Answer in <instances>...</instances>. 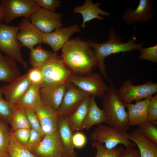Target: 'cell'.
<instances>
[{"instance_id":"6da1fadb","label":"cell","mask_w":157,"mask_h":157,"mask_svg":"<svg viewBox=\"0 0 157 157\" xmlns=\"http://www.w3.org/2000/svg\"><path fill=\"white\" fill-rule=\"evenodd\" d=\"M61 49L60 57L73 74H89L97 66L95 55L87 42L79 38L69 40Z\"/></svg>"},{"instance_id":"7a4b0ae2","label":"cell","mask_w":157,"mask_h":157,"mask_svg":"<svg viewBox=\"0 0 157 157\" xmlns=\"http://www.w3.org/2000/svg\"><path fill=\"white\" fill-rule=\"evenodd\" d=\"M109 40L105 42L98 44L89 40L88 43L93 50L96 58L97 66L100 74L106 78L111 84L112 83L106 74L104 63L105 58L108 56L121 52H129L134 50L139 51L144 44L142 42L137 43L136 38L133 35L129 41L126 43L122 42V38L117 34L114 29L110 28L108 35Z\"/></svg>"},{"instance_id":"3957f363","label":"cell","mask_w":157,"mask_h":157,"mask_svg":"<svg viewBox=\"0 0 157 157\" xmlns=\"http://www.w3.org/2000/svg\"><path fill=\"white\" fill-rule=\"evenodd\" d=\"M103 108L107 114L109 125L128 132L130 126L125 104L113 85L108 87L102 98Z\"/></svg>"},{"instance_id":"277c9868","label":"cell","mask_w":157,"mask_h":157,"mask_svg":"<svg viewBox=\"0 0 157 157\" xmlns=\"http://www.w3.org/2000/svg\"><path fill=\"white\" fill-rule=\"evenodd\" d=\"M19 30L18 26L9 25L0 22V51L26 69L28 65L22 56V44L17 39Z\"/></svg>"},{"instance_id":"5b68a950","label":"cell","mask_w":157,"mask_h":157,"mask_svg":"<svg viewBox=\"0 0 157 157\" xmlns=\"http://www.w3.org/2000/svg\"><path fill=\"white\" fill-rule=\"evenodd\" d=\"M91 139L99 143L105 144L108 150L113 149L118 144H122L126 148H134L136 145L130 141L127 132L122 131L109 125H100L91 133Z\"/></svg>"},{"instance_id":"8992f818","label":"cell","mask_w":157,"mask_h":157,"mask_svg":"<svg viewBox=\"0 0 157 157\" xmlns=\"http://www.w3.org/2000/svg\"><path fill=\"white\" fill-rule=\"evenodd\" d=\"M39 68L43 77L40 88L66 83L73 74L58 54Z\"/></svg>"},{"instance_id":"52a82bcc","label":"cell","mask_w":157,"mask_h":157,"mask_svg":"<svg viewBox=\"0 0 157 157\" xmlns=\"http://www.w3.org/2000/svg\"><path fill=\"white\" fill-rule=\"evenodd\" d=\"M0 4L4 13V23L8 24L20 17L28 19L41 7L35 0H1Z\"/></svg>"},{"instance_id":"ba28073f","label":"cell","mask_w":157,"mask_h":157,"mask_svg":"<svg viewBox=\"0 0 157 157\" xmlns=\"http://www.w3.org/2000/svg\"><path fill=\"white\" fill-rule=\"evenodd\" d=\"M67 82L72 83L91 96L102 98L108 87L102 75L97 72L90 73L84 76L73 74Z\"/></svg>"},{"instance_id":"9c48e42d","label":"cell","mask_w":157,"mask_h":157,"mask_svg":"<svg viewBox=\"0 0 157 157\" xmlns=\"http://www.w3.org/2000/svg\"><path fill=\"white\" fill-rule=\"evenodd\" d=\"M121 98L125 104L133 101L150 98L157 92V83L149 81L145 83L134 85L130 79L124 81L117 90Z\"/></svg>"},{"instance_id":"30bf717a","label":"cell","mask_w":157,"mask_h":157,"mask_svg":"<svg viewBox=\"0 0 157 157\" xmlns=\"http://www.w3.org/2000/svg\"><path fill=\"white\" fill-rule=\"evenodd\" d=\"M62 15L42 8L33 13L30 20L31 24L44 33H48L62 27Z\"/></svg>"},{"instance_id":"8fae6325","label":"cell","mask_w":157,"mask_h":157,"mask_svg":"<svg viewBox=\"0 0 157 157\" xmlns=\"http://www.w3.org/2000/svg\"><path fill=\"white\" fill-rule=\"evenodd\" d=\"M28 150L38 157H63L62 142L58 131L45 135L39 144Z\"/></svg>"},{"instance_id":"7c38bea8","label":"cell","mask_w":157,"mask_h":157,"mask_svg":"<svg viewBox=\"0 0 157 157\" xmlns=\"http://www.w3.org/2000/svg\"><path fill=\"white\" fill-rule=\"evenodd\" d=\"M89 95L72 83H66V90L57 111L59 115H68L73 112L83 100Z\"/></svg>"},{"instance_id":"4fadbf2b","label":"cell","mask_w":157,"mask_h":157,"mask_svg":"<svg viewBox=\"0 0 157 157\" xmlns=\"http://www.w3.org/2000/svg\"><path fill=\"white\" fill-rule=\"evenodd\" d=\"M19 30L17 36V40L22 46L30 50L37 45L42 43L43 33L36 28L30 19H23L18 24Z\"/></svg>"},{"instance_id":"5bb4252c","label":"cell","mask_w":157,"mask_h":157,"mask_svg":"<svg viewBox=\"0 0 157 157\" xmlns=\"http://www.w3.org/2000/svg\"><path fill=\"white\" fill-rule=\"evenodd\" d=\"M81 31L78 25L76 24L68 27H62L51 33H43L42 43L49 45L53 52L57 53L69 40L72 35Z\"/></svg>"},{"instance_id":"9a60e30c","label":"cell","mask_w":157,"mask_h":157,"mask_svg":"<svg viewBox=\"0 0 157 157\" xmlns=\"http://www.w3.org/2000/svg\"><path fill=\"white\" fill-rule=\"evenodd\" d=\"M153 8L151 0H140L135 9L130 8H126L122 18L123 20L130 25L137 22L142 24L148 21L153 17Z\"/></svg>"},{"instance_id":"2e32d148","label":"cell","mask_w":157,"mask_h":157,"mask_svg":"<svg viewBox=\"0 0 157 157\" xmlns=\"http://www.w3.org/2000/svg\"><path fill=\"white\" fill-rule=\"evenodd\" d=\"M35 111L44 135L57 131L59 117L57 111L42 103Z\"/></svg>"},{"instance_id":"e0dca14e","label":"cell","mask_w":157,"mask_h":157,"mask_svg":"<svg viewBox=\"0 0 157 157\" xmlns=\"http://www.w3.org/2000/svg\"><path fill=\"white\" fill-rule=\"evenodd\" d=\"M66 89V83L40 88L42 103L57 111Z\"/></svg>"},{"instance_id":"ac0fdd59","label":"cell","mask_w":157,"mask_h":157,"mask_svg":"<svg viewBox=\"0 0 157 157\" xmlns=\"http://www.w3.org/2000/svg\"><path fill=\"white\" fill-rule=\"evenodd\" d=\"M151 98L136 101L135 104L129 103L125 104L128 110V123L130 126H138L147 121Z\"/></svg>"},{"instance_id":"d6986e66","label":"cell","mask_w":157,"mask_h":157,"mask_svg":"<svg viewBox=\"0 0 157 157\" xmlns=\"http://www.w3.org/2000/svg\"><path fill=\"white\" fill-rule=\"evenodd\" d=\"M57 131L62 142L63 157H77L72 142L74 131L68 123L67 116H59Z\"/></svg>"},{"instance_id":"ffe728a7","label":"cell","mask_w":157,"mask_h":157,"mask_svg":"<svg viewBox=\"0 0 157 157\" xmlns=\"http://www.w3.org/2000/svg\"><path fill=\"white\" fill-rule=\"evenodd\" d=\"M31 83L27 74L5 85L3 92L6 99L11 104L15 103L28 89Z\"/></svg>"},{"instance_id":"44dd1931","label":"cell","mask_w":157,"mask_h":157,"mask_svg":"<svg viewBox=\"0 0 157 157\" xmlns=\"http://www.w3.org/2000/svg\"><path fill=\"white\" fill-rule=\"evenodd\" d=\"M129 139L137 146L140 157H157V145L146 137L138 128L127 132Z\"/></svg>"},{"instance_id":"7402d4cb","label":"cell","mask_w":157,"mask_h":157,"mask_svg":"<svg viewBox=\"0 0 157 157\" xmlns=\"http://www.w3.org/2000/svg\"><path fill=\"white\" fill-rule=\"evenodd\" d=\"M100 4L99 2L93 3L91 0H86L82 5L77 6L73 9L74 13H80L82 16V28H85V24L87 22L94 19L103 20L104 18L100 15L104 17L110 16V13L100 8L99 6Z\"/></svg>"},{"instance_id":"603a6c76","label":"cell","mask_w":157,"mask_h":157,"mask_svg":"<svg viewBox=\"0 0 157 157\" xmlns=\"http://www.w3.org/2000/svg\"><path fill=\"white\" fill-rule=\"evenodd\" d=\"M91 97L85 98L76 109L67 116L68 123L73 131L82 130L83 122L88 112Z\"/></svg>"},{"instance_id":"cb8c5ba5","label":"cell","mask_w":157,"mask_h":157,"mask_svg":"<svg viewBox=\"0 0 157 157\" xmlns=\"http://www.w3.org/2000/svg\"><path fill=\"white\" fill-rule=\"evenodd\" d=\"M91 97L89 109L86 117L83 122V130H89L93 125H99L105 122L108 125L109 119L105 110L100 109L97 106L95 99V97Z\"/></svg>"},{"instance_id":"d4e9b609","label":"cell","mask_w":157,"mask_h":157,"mask_svg":"<svg viewBox=\"0 0 157 157\" xmlns=\"http://www.w3.org/2000/svg\"><path fill=\"white\" fill-rule=\"evenodd\" d=\"M21 76L16 61L0 52V81L10 83Z\"/></svg>"},{"instance_id":"484cf974","label":"cell","mask_w":157,"mask_h":157,"mask_svg":"<svg viewBox=\"0 0 157 157\" xmlns=\"http://www.w3.org/2000/svg\"><path fill=\"white\" fill-rule=\"evenodd\" d=\"M42 104L40 88L37 85L31 84L23 96L13 104L24 109L35 110Z\"/></svg>"},{"instance_id":"4316f807","label":"cell","mask_w":157,"mask_h":157,"mask_svg":"<svg viewBox=\"0 0 157 157\" xmlns=\"http://www.w3.org/2000/svg\"><path fill=\"white\" fill-rule=\"evenodd\" d=\"M30 51V64L33 68L40 67L57 54V53L44 49L40 45Z\"/></svg>"},{"instance_id":"83f0119b","label":"cell","mask_w":157,"mask_h":157,"mask_svg":"<svg viewBox=\"0 0 157 157\" xmlns=\"http://www.w3.org/2000/svg\"><path fill=\"white\" fill-rule=\"evenodd\" d=\"M13 104L11 131L22 128L31 129L25 109Z\"/></svg>"},{"instance_id":"f1b7e54d","label":"cell","mask_w":157,"mask_h":157,"mask_svg":"<svg viewBox=\"0 0 157 157\" xmlns=\"http://www.w3.org/2000/svg\"><path fill=\"white\" fill-rule=\"evenodd\" d=\"M7 152L10 157H38L26 147L17 142L11 131Z\"/></svg>"},{"instance_id":"f546056e","label":"cell","mask_w":157,"mask_h":157,"mask_svg":"<svg viewBox=\"0 0 157 157\" xmlns=\"http://www.w3.org/2000/svg\"><path fill=\"white\" fill-rule=\"evenodd\" d=\"M5 85L0 87V118L10 124L13 110V104L3 97Z\"/></svg>"},{"instance_id":"4dcf8cb0","label":"cell","mask_w":157,"mask_h":157,"mask_svg":"<svg viewBox=\"0 0 157 157\" xmlns=\"http://www.w3.org/2000/svg\"><path fill=\"white\" fill-rule=\"evenodd\" d=\"M91 144L97 150L96 154L94 157H119L124 150L122 147H116L113 149H106L102 144L93 141Z\"/></svg>"},{"instance_id":"1f68e13d","label":"cell","mask_w":157,"mask_h":157,"mask_svg":"<svg viewBox=\"0 0 157 157\" xmlns=\"http://www.w3.org/2000/svg\"><path fill=\"white\" fill-rule=\"evenodd\" d=\"M8 123L0 118V152H7L11 136Z\"/></svg>"},{"instance_id":"d6a6232c","label":"cell","mask_w":157,"mask_h":157,"mask_svg":"<svg viewBox=\"0 0 157 157\" xmlns=\"http://www.w3.org/2000/svg\"><path fill=\"white\" fill-rule=\"evenodd\" d=\"M139 130L148 138L157 145V124L146 121L138 125Z\"/></svg>"},{"instance_id":"836d02e7","label":"cell","mask_w":157,"mask_h":157,"mask_svg":"<svg viewBox=\"0 0 157 157\" xmlns=\"http://www.w3.org/2000/svg\"><path fill=\"white\" fill-rule=\"evenodd\" d=\"M139 51L140 53L139 58L154 63L157 62V45L147 48H142Z\"/></svg>"},{"instance_id":"e575fe53","label":"cell","mask_w":157,"mask_h":157,"mask_svg":"<svg viewBox=\"0 0 157 157\" xmlns=\"http://www.w3.org/2000/svg\"><path fill=\"white\" fill-rule=\"evenodd\" d=\"M31 129L22 128L11 131L13 136L17 142L26 147L28 140Z\"/></svg>"},{"instance_id":"d590c367","label":"cell","mask_w":157,"mask_h":157,"mask_svg":"<svg viewBox=\"0 0 157 157\" xmlns=\"http://www.w3.org/2000/svg\"><path fill=\"white\" fill-rule=\"evenodd\" d=\"M29 122L32 129L38 132L42 136L44 135L38 119L35 110L25 109Z\"/></svg>"},{"instance_id":"8d00e7d4","label":"cell","mask_w":157,"mask_h":157,"mask_svg":"<svg viewBox=\"0 0 157 157\" xmlns=\"http://www.w3.org/2000/svg\"><path fill=\"white\" fill-rule=\"evenodd\" d=\"M31 84L38 86L39 87L43 81V77L39 67H32L26 73Z\"/></svg>"},{"instance_id":"74e56055","label":"cell","mask_w":157,"mask_h":157,"mask_svg":"<svg viewBox=\"0 0 157 157\" xmlns=\"http://www.w3.org/2000/svg\"><path fill=\"white\" fill-rule=\"evenodd\" d=\"M147 121L157 124V94L151 98L148 108V116Z\"/></svg>"},{"instance_id":"f35d334b","label":"cell","mask_w":157,"mask_h":157,"mask_svg":"<svg viewBox=\"0 0 157 157\" xmlns=\"http://www.w3.org/2000/svg\"><path fill=\"white\" fill-rule=\"evenodd\" d=\"M41 8L45 9L55 12L56 9L59 8L62 3L59 0H35Z\"/></svg>"},{"instance_id":"ab89813d","label":"cell","mask_w":157,"mask_h":157,"mask_svg":"<svg viewBox=\"0 0 157 157\" xmlns=\"http://www.w3.org/2000/svg\"><path fill=\"white\" fill-rule=\"evenodd\" d=\"M43 137L38 132L31 129L29 138L26 147L29 149L39 144Z\"/></svg>"},{"instance_id":"60d3db41","label":"cell","mask_w":157,"mask_h":157,"mask_svg":"<svg viewBox=\"0 0 157 157\" xmlns=\"http://www.w3.org/2000/svg\"><path fill=\"white\" fill-rule=\"evenodd\" d=\"M72 142L74 147L77 148H82L86 143V137L82 132H76L73 134Z\"/></svg>"},{"instance_id":"b9f144b4","label":"cell","mask_w":157,"mask_h":157,"mask_svg":"<svg viewBox=\"0 0 157 157\" xmlns=\"http://www.w3.org/2000/svg\"><path fill=\"white\" fill-rule=\"evenodd\" d=\"M119 157H140L139 150L134 148H126Z\"/></svg>"},{"instance_id":"7bdbcfd3","label":"cell","mask_w":157,"mask_h":157,"mask_svg":"<svg viewBox=\"0 0 157 157\" xmlns=\"http://www.w3.org/2000/svg\"><path fill=\"white\" fill-rule=\"evenodd\" d=\"M4 13L3 8L0 4V22L3 21L4 19Z\"/></svg>"},{"instance_id":"ee69618b","label":"cell","mask_w":157,"mask_h":157,"mask_svg":"<svg viewBox=\"0 0 157 157\" xmlns=\"http://www.w3.org/2000/svg\"><path fill=\"white\" fill-rule=\"evenodd\" d=\"M0 157H10L8 152H0Z\"/></svg>"}]
</instances>
